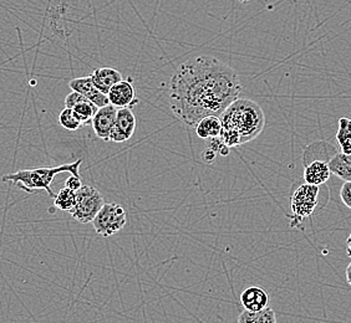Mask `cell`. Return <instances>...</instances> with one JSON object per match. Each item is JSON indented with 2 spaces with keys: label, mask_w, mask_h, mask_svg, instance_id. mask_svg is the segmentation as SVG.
<instances>
[{
  "label": "cell",
  "mask_w": 351,
  "mask_h": 323,
  "mask_svg": "<svg viewBox=\"0 0 351 323\" xmlns=\"http://www.w3.org/2000/svg\"><path fill=\"white\" fill-rule=\"evenodd\" d=\"M242 83L233 68L217 57L201 55L176 68L169 81V106L189 127L207 116L223 111L242 94Z\"/></svg>",
  "instance_id": "cell-1"
},
{
  "label": "cell",
  "mask_w": 351,
  "mask_h": 323,
  "mask_svg": "<svg viewBox=\"0 0 351 323\" xmlns=\"http://www.w3.org/2000/svg\"><path fill=\"white\" fill-rule=\"evenodd\" d=\"M219 120L222 129L218 138L228 148L256 140L265 126L263 109L250 99L232 102L219 116Z\"/></svg>",
  "instance_id": "cell-2"
},
{
  "label": "cell",
  "mask_w": 351,
  "mask_h": 323,
  "mask_svg": "<svg viewBox=\"0 0 351 323\" xmlns=\"http://www.w3.org/2000/svg\"><path fill=\"white\" fill-rule=\"evenodd\" d=\"M82 163V159H77L74 163H65L58 167L21 169L15 173L3 175L1 181L5 183H13L18 188L30 194L36 190H45L47 194L54 199L56 194L51 190V183L54 182L55 177L65 172L73 175H80L79 168Z\"/></svg>",
  "instance_id": "cell-3"
},
{
  "label": "cell",
  "mask_w": 351,
  "mask_h": 323,
  "mask_svg": "<svg viewBox=\"0 0 351 323\" xmlns=\"http://www.w3.org/2000/svg\"><path fill=\"white\" fill-rule=\"evenodd\" d=\"M322 185L303 183L294 189L291 199V228H297L315 211L320 201Z\"/></svg>",
  "instance_id": "cell-4"
},
{
  "label": "cell",
  "mask_w": 351,
  "mask_h": 323,
  "mask_svg": "<svg viewBox=\"0 0 351 323\" xmlns=\"http://www.w3.org/2000/svg\"><path fill=\"white\" fill-rule=\"evenodd\" d=\"M104 204V196L97 189L91 185H82L76 192V204L70 214L76 222L88 224L93 222Z\"/></svg>",
  "instance_id": "cell-5"
},
{
  "label": "cell",
  "mask_w": 351,
  "mask_h": 323,
  "mask_svg": "<svg viewBox=\"0 0 351 323\" xmlns=\"http://www.w3.org/2000/svg\"><path fill=\"white\" fill-rule=\"evenodd\" d=\"M126 222L128 214L120 204L105 203L100 211L95 216L93 225L97 234L104 237H110L119 233L126 225Z\"/></svg>",
  "instance_id": "cell-6"
},
{
  "label": "cell",
  "mask_w": 351,
  "mask_h": 323,
  "mask_svg": "<svg viewBox=\"0 0 351 323\" xmlns=\"http://www.w3.org/2000/svg\"><path fill=\"white\" fill-rule=\"evenodd\" d=\"M136 126L137 122L131 108H117L115 125L110 132V141L115 143L129 141L135 133Z\"/></svg>",
  "instance_id": "cell-7"
},
{
  "label": "cell",
  "mask_w": 351,
  "mask_h": 323,
  "mask_svg": "<svg viewBox=\"0 0 351 323\" xmlns=\"http://www.w3.org/2000/svg\"><path fill=\"white\" fill-rule=\"evenodd\" d=\"M116 115H117V108L112 106L111 103L108 106L97 108L91 125H93L95 135L102 141H110V132L115 125Z\"/></svg>",
  "instance_id": "cell-8"
},
{
  "label": "cell",
  "mask_w": 351,
  "mask_h": 323,
  "mask_svg": "<svg viewBox=\"0 0 351 323\" xmlns=\"http://www.w3.org/2000/svg\"><path fill=\"white\" fill-rule=\"evenodd\" d=\"M108 101L116 108L134 107L138 102L136 90L131 81L122 80L117 82L114 88L108 91Z\"/></svg>",
  "instance_id": "cell-9"
},
{
  "label": "cell",
  "mask_w": 351,
  "mask_h": 323,
  "mask_svg": "<svg viewBox=\"0 0 351 323\" xmlns=\"http://www.w3.org/2000/svg\"><path fill=\"white\" fill-rule=\"evenodd\" d=\"M69 86L79 94H82L84 97H86L88 101L93 102L96 107H104L110 105L108 94H102L97 88H95L93 81L90 76L86 77H77L69 82Z\"/></svg>",
  "instance_id": "cell-10"
},
{
  "label": "cell",
  "mask_w": 351,
  "mask_h": 323,
  "mask_svg": "<svg viewBox=\"0 0 351 323\" xmlns=\"http://www.w3.org/2000/svg\"><path fill=\"white\" fill-rule=\"evenodd\" d=\"M241 303L243 305L244 310L257 312L269 307V296L262 287L252 286L242 292Z\"/></svg>",
  "instance_id": "cell-11"
},
{
  "label": "cell",
  "mask_w": 351,
  "mask_h": 323,
  "mask_svg": "<svg viewBox=\"0 0 351 323\" xmlns=\"http://www.w3.org/2000/svg\"><path fill=\"white\" fill-rule=\"evenodd\" d=\"M337 153H338V149L335 148L329 142H313L305 148L303 163H304V166L314 161H323L329 163L331 158Z\"/></svg>",
  "instance_id": "cell-12"
},
{
  "label": "cell",
  "mask_w": 351,
  "mask_h": 323,
  "mask_svg": "<svg viewBox=\"0 0 351 323\" xmlns=\"http://www.w3.org/2000/svg\"><path fill=\"white\" fill-rule=\"evenodd\" d=\"M90 79L93 81L95 88L105 94H108V91L114 88L117 82L123 80L121 73L114 68L94 70V73L90 75Z\"/></svg>",
  "instance_id": "cell-13"
},
{
  "label": "cell",
  "mask_w": 351,
  "mask_h": 323,
  "mask_svg": "<svg viewBox=\"0 0 351 323\" xmlns=\"http://www.w3.org/2000/svg\"><path fill=\"white\" fill-rule=\"evenodd\" d=\"M330 168L326 162L314 161L304 166V181L313 185H323L330 179Z\"/></svg>",
  "instance_id": "cell-14"
},
{
  "label": "cell",
  "mask_w": 351,
  "mask_h": 323,
  "mask_svg": "<svg viewBox=\"0 0 351 323\" xmlns=\"http://www.w3.org/2000/svg\"><path fill=\"white\" fill-rule=\"evenodd\" d=\"M196 133L201 140L208 141L221 135V120L218 116H207L196 125Z\"/></svg>",
  "instance_id": "cell-15"
},
{
  "label": "cell",
  "mask_w": 351,
  "mask_h": 323,
  "mask_svg": "<svg viewBox=\"0 0 351 323\" xmlns=\"http://www.w3.org/2000/svg\"><path fill=\"white\" fill-rule=\"evenodd\" d=\"M331 175H337L344 182H351V155L338 152L328 163Z\"/></svg>",
  "instance_id": "cell-16"
},
{
  "label": "cell",
  "mask_w": 351,
  "mask_h": 323,
  "mask_svg": "<svg viewBox=\"0 0 351 323\" xmlns=\"http://www.w3.org/2000/svg\"><path fill=\"white\" fill-rule=\"evenodd\" d=\"M237 323H277V317L269 307L257 312L244 310L238 317Z\"/></svg>",
  "instance_id": "cell-17"
},
{
  "label": "cell",
  "mask_w": 351,
  "mask_h": 323,
  "mask_svg": "<svg viewBox=\"0 0 351 323\" xmlns=\"http://www.w3.org/2000/svg\"><path fill=\"white\" fill-rule=\"evenodd\" d=\"M335 137L341 153L351 155V118L341 117L339 120L338 132Z\"/></svg>",
  "instance_id": "cell-18"
},
{
  "label": "cell",
  "mask_w": 351,
  "mask_h": 323,
  "mask_svg": "<svg viewBox=\"0 0 351 323\" xmlns=\"http://www.w3.org/2000/svg\"><path fill=\"white\" fill-rule=\"evenodd\" d=\"M76 204V192L71 189L62 188L54 198V207L61 211H71Z\"/></svg>",
  "instance_id": "cell-19"
},
{
  "label": "cell",
  "mask_w": 351,
  "mask_h": 323,
  "mask_svg": "<svg viewBox=\"0 0 351 323\" xmlns=\"http://www.w3.org/2000/svg\"><path fill=\"white\" fill-rule=\"evenodd\" d=\"M97 108L99 107H96L93 102L86 100V101L77 103V105H76L74 108H71V109H73V112H74L75 117L77 118V121L80 122L82 125H88V123L93 122V118H94Z\"/></svg>",
  "instance_id": "cell-20"
},
{
  "label": "cell",
  "mask_w": 351,
  "mask_h": 323,
  "mask_svg": "<svg viewBox=\"0 0 351 323\" xmlns=\"http://www.w3.org/2000/svg\"><path fill=\"white\" fill-rule=\"evenodd\" d=\"M59 123L61 127L68 129V131H76L82 127V125L77 121V118L75 117L74 112L71 108H64L59 115Z\"/></svg>",
  "instance_id": "cell-21"
},
{
  "label": "cell",
  "mask_w": 351,
  "mask_h": 323,
  "mask_svg": "<svg viewBox=\"0 0 351 323\" xmlns=\"http://www.w3.org/2000/svg\"><path fill=\"white\" fill-rule=\"evenodd\" d=\"M88 99L84 97L82 94L73 91L65 97V107L66 108H74L77 103H80L82 101H86Z\"/></svg>",
  "instance_id": "cell-22"
},
{
  "label": "cell",
  "mask_w": 351,
  "mask_h": 323,
  "mask_svg": "<svg viewBox=\"0 0 351 323\" xmlns=\"http://www.w3.org/2000/svg\"><path fill=\"white\" fill-rule=\"evenodd\" d=\"M340 198L345 207L351 209V182H345L340 189Z\"/></svg>",
  "instance_id": "cell-23"
},
{
  "label": "cell",
  "mask_w": 351,
  "mask_h": 323,
  "mask_svg": "<svg viewBox=\"0 0 351 323\" xmlns=\"http://www.w3.org/2000/svg\"><path fill=\"white\" fill-rule=\"evenodd\" d=\"M65 187L71 189V190H75V192H77V190L82 187L80 175H70L68 179H66V182H65Z\"/></svg>",
  "instance_id": "cell-24"
},
{
  "label": "cell",
  "mask_w": 351,
  "mask_h": 323,
  "mask_svg": "<svg viewBox=\"0 0 351 323\" xmlns=\"http://www.w3.org/2000/svg\"><path fill=\"white\" fill-rule=\"evenodd\" d=\"M216 155L217 153L215 151H212V149L207 147L202 153L203 162H204V163H213L215 159H216Z\"/></svg>",
  "instance_id": "cell-25"
},
{
  "label": "cell",
  "mask_w": 351,
  "mask_h": 323,
  "mask_svg": "<svg viewBox=\"0 0 351 323\" xmlns=\"http://www.w3.org/2000/svg\"><path fill=\"white\" fill-rule=\"evenodd\" d=\"M345 275H346V281L351 286V263L348 265V268H346V271H345Z\"/></svg>",
  "instance_id": "cell-26"
},
{
  "label": "cell",
  "mask_w": 351,
  "mask_h": 323,
  "mask_svg": "<svg viewBox=\"0 0 351 323\" xmlns=\"http://www.w3.org/2000/svg\"><path fill=\"white\" fill-rule=\"evenodd\" d=\"M346 254L351 259V234L346 239Z\"/></svg>",
  "instance_id": "cell-27"
},
{
  "label": "cell",
  "mask_w": 351,
  "mask_h": 323,
  "mask_svg": "<svg viewBox=\"0 0 351 323\" xmlns=\"http://www.w3.org/2000/svg\"><path fill=\"white\" fill-rule=\"evenodd\" d=\"M239 3H248V1H250V0H238Z\"/></svg>",
  "instance_id": "cell-28"
}]
</instances>
